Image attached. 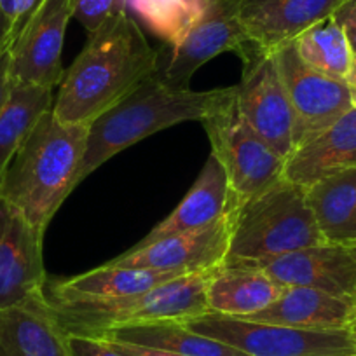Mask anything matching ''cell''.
Instances as JSON below:
<instances>
[{"instance_id":"1","label":"cell","mask_w":356,"mask_h":356,"mask_svg":"<svg viewBox=\"0 0 356 356\" xmlns=\"http://www.w3.org/2000/svg\"><path fill=\"white\" fill-rule=\"evenodd\" d=\"M159 51L128 15L107 19L88 33L84 47L65 70L53 112L68 124L89 126L157 74Z\"/></svg>"},{"instance_id":"2","label":"cell","mask_w":356,"mask_h":356,"mask_svg":"<svg viewBox=\"0 0 356 356\" xmlns=\"http://www.w3.org/2000/svg\"><path fill=\"white\" fill-rule=\"evenodd\" d=\"M88 126L68 124L53 108L40 118L16 152L0 186V196L46 232L56 211L79 186Z\"/></svg>"},{"instance_id":"3","label":"cell","mask_w":356,"mask_h":356,"mask_svg":"<svg viewBox=\"0 0 356 356\" xmlns=\"http://www.w3.org/2000/svg\"><path fill=\"white\" fill-rule=\"evenodd\" d=\"M234 86L210 91L175 89L152 75L118 105L88 126V143L77 182L97 171L115 154L163 129L187 121H203Z\"/></svg>"},{"instance_id":"4","label":"cell","mask_w":356,"mask_h":356,"mask_svg":"<svg viewBox=\"0 0 356 356\" xmlns=\"http://www.w3.org/2000/svg\"><path fill=\"white\" fill-rule=\"evenodd\" d=\"M304 187L280 178L269 189L231 208L227 266H255L323 243Z\"/></svg>"},{"instance_id":"5","label":"cell","mask_w":356,"mask_h":356,"mask_svg":"<svg viewBox=\"0 0 356 356\" xmlns=\"http://www.w3.org/2000/svg\"><path fill=\"white\" fill-rule=\"evenodd\" d=\"M211 269L170 280L149 292L100 302H47L67 334L102 335L118 327L177 320L208 313L207 290Z\"/></svg>"},{"instance_id":"6","label":"cell","mask_w":356,"mask_h":356,"mask_svg":"<svg viewBox=\"0 0 356 356\" xmlns=\"http://www.w3.org/2000/svg\"><path fill=\"white\" fill-rule=\"evenodd\" d=\"M201 122L210 138L211 154L227 175L232 207L264 193L283 178L286 161L243 118L236 102V86Z\"/></svg>"},{"instance_id":"7","label":"cell","mask_w":356,"mask_h":356,"mask_svg":"<svg viewBox=\"0 0 356 356\" xmlns=\"http://www.w3.org/2000/svg\"><path fill=\"white\" fill-rule=\"evenodd\" d=\"M191 330L248 356H356V330H313L204 313L182 321Z\"/></svg>"},{"instance_id":"8","label":"cell","mask_w":356,"mask_h":356,"mask_svg":"<svg viewBox=\"0 0 356 356\" xmlns=\"http://www.w3.org/2000/svg\"><path fill=\"white\" fill-rule=\"evenodd\" d=\"M241 61V82L236 84L239 112L257 135L286 161L296 150V118L275 58L255 49Z\"/></svg>"},{"instance_id":"9","label":"cell","mask_w":356,"mask_h":356,"mask_svg":"<svg viewBox=\"0 0 356 356\" xmlns=\"http://www.w3.org/2000/svg\"><path fill=\"white\" fill-rule=\"evenodd\" d=\"M257 47L246 37L238 15V0H211L203 18L177 47L159 53L157 75L175 89H189L193 75L222 53L245 58Z\"/></svg>"},{"instance_id":"10","label":"cell","mask_w":356,"mask_h":356,"mask_svg":"<svg viewBox=\"0 0 356 356\" xmlns=\"http://www.w3.org/2000/svg\"><path fill=\"white\" fill-rule=\"evenodd\" d=\"M296 118V149L314 138L353 108L346 81L304 63L293 42L273 53Z\"/></svg>"},{"instance_id":"11","label":"cell","mask_w":356,"mask_h":356,"mask_svg":"<svg viewBox=\"0 0 356 356\" xmlns=\"http://www.w3.org/2000/svg\"><path fill=\"white\" fill-rule=\"evenodd\" d=\"M44 232L0 196V311L44 296Z\"/></svg>"},{"instance_id":"12","label":"cell","mask_w":356,"mask_h":356,"mask_svg":"<svg viewBox=\"0 0 356 356\" xmlns=\"http://www.w3.org/2000/svg\"><path fill=\"white\" fill-rule=\"evenodd\" d=\"M74 18V0H44L11 46L15 82L56 88L65 77L61 63L65 32Z\"/></svg>"},{"instance_id":"13","label":"cell","mask_w":356,"mask_h":356,"mask_svg":"<svg viewBox=\"0 0 356 356\" xmlns=\"http://www.w3.org/2000/svg\"><path fill=\"white\" fill-rule=\"evenodd\" d=\"M231 239V211L210 227L166 236L143 246H133L107 264L124 267H145L157 271H208L225 260Z\"/></svg>"},{"instance_id":"14","label":"cell","mask_w":356,"mask_h":356,"mask_svg":"<svg viewBox=\"0 0 356 356\" xmlns=\"http://www.w3.org/2000/svg\"><path fill=\"white\" fill-rule=\"evenodd\" d=\"M255 267L282 286H306L334 296L356 297V241L307 246Z\"/></svg>"},{"instance_id":"15","label":"cell","mask_w":356,"mask_h":356,"mask_svg":"<svg viewBox=\"0 0 356 356\" xmlns=\"http://www.w3.org/2000/svg\"><path fill=\"white\" fill-rule=\"evenodd\" d=\"M344 2L348 0H238V15L250 42L273 54L334 16Z\"/></svg>"},{"instance_id":"16","label":"cell","mask_w":356,"mask_h":356,"mask_svg":"<svg viewBox=\"0 0 356 356\" xmlns=\"http://www.w3.org/2000/svg\"><path fill=\"white\" fill-rule=\"evenodd\" d=\"M191 275V273H189ZM184 276L182 273L157 271L145 267L104 266L68 280H47L44 297L47 302H100L149 292L170 280Z\"/></svg>"},{"instance_id":"17","label":"cell","mask_w":356,"mask_h":356,"mask_svg":"<svg viewBox=\"0 0 356 356\" xmlns=\"http://www.w3.org/2000/svg\"><path fill=\"white\" fill-rule=\"evenodd\" d=\"M232 208V194L227 182V175L218 163L217 157L210 154L207 164L197 175L196 182L189 189L178 207L149 234L135 246L149 245L166 236L182 234V232L200 231L222 220Z\"/></svg>"},{"instance_id":"18","label":"cell","mask_w":356,"mask_h":356,"mask_svg":"<svg viewBox=\"0 0 356 356\" xmlns=\"http://www.w3.org/2000/svg\"><path fill=\"white\" fill-rule=\"evenodd\" d=\"M241 320L313 330H356V297L334 296L306 286H285L271 306Z\"/></svg>"},{"instance_id":"19","label":"cell","mask_w":356,"mask_h":356,"mask_svg":"<svg viewBox=\"0 0 356 356\" xmlns=\"http://www.w3.org/2000/svg\"><path fill=\"white\" fill-rule=\"evenodd\" d=\"M0 356H74L46 297L0 311Z\"/></svg>"},{"instance_id":"20","label":"cell","mask_w":356,"mask_h":356,"mask_svg":"<svg viewBox=\"0 0 356 356\" xmlns=\"http://www.w3.org/2000/svg\"><path fill=\"white\" fill-rule=\"evenodd\" d=\"M356 168V108H349L325 131L297 147L286 159L283 178L309 187L320 178Z\"/></svg>"},{"instance_id":"21","label":"cell","mask_w":356,"mask_h":356,"mask_svg":"<svg viewBox=\"0 0 356 356\" xmlns=\"http://www.w3.org/2000/svg\"><path fill=\"white\" fill-rule=\"evenodd\" d=\"M285 286L255 266L213 267L208 282V313L248 318L271 306Z\"/></svg>"},{"instance_id":"22","label":"cell","mask_w":356,"mask_h":356,"mask_svg":"<svg viewBox=\"0 0 356 356\" xmlns=\"http://www.w3.org/2000/svg\"><path fill=\"white\" fill-rule=\"evenodd\" d=\"M304 191L325 241H356V168L327 175Z\"/></svg>"},{"instance_id":"23","label":"cell","mask_w":356,"mask_h":356,"mask_svg":"<svg viewBox=\"0 0 356 356\" xmlns=\"http://www.w3.org/2000/svg\"><path fill=\"white\" fill-rule=\"evenodd\" d=\"M97 337L164 349L178 356H248L241 349L191 330L177 320L126 325L104 332Z\"/></svg>"},{"instance_id":"24","label":"cell","mask_w":356,"mask_h":356,"mask_svg":"<svg viewBox=\"0 0 356 356\" xmlns=\"http://www.w3.org/2000/svg\"><path fill=\"white\" fill-rule=\"evenodd\" d=\"M53 88L15 82L0 111V186L16 152L47 111L53 108Z\"/></svg>"},{"instance_id":"25","label":"cell","mask_w":356,"mask_h":356,"mask_svg":"<svg viewBox=\"0 0 356 356\" xmlns=\"http://www.w3.org/2000/svg\"><path fill=\"white\" fill-rule=\"evenodd\" d=\"M211 0H128L136 18L168 47H177L203 18Z\"/></svg>"},{"instance_id":"26","label":"cell","mask_w":356,"mask_h":356,"mask_svg":"<svg viewBox=\"0 0 356 356\" xmlns=\"http://www.w3.org/2000/svg\"><path fill=\"white\" fill-rule=\"evenodd\" d=\"M293 46L304 63L311 68L339 81H346L353 63V51L344 30L334 16L307 29L293 40Z\"/></svg>"},{"instance_id":"27","label":"cell","mask_w":356,"mask_h":356,"mask_svg":"<svg viewBox=\"0 0 356 356\" xmlns=\"http://www.w3.org/2000/svg\"><path fill=\"white\" fill-rule=\"evenodd\" d=\"M128 0H74V18L91 33L107 19L124 15Z\"/></svg>"},{"instance_id":"28","label":"cell","mask_w":356,"mask_h":356,"mask_svg":"<svg viewBox=\"0 0 356 356\" xmlns=\"http://www.w3.org/2000/svg\"><path fill=\"white\" fill-rule=\"evenodd\" d=\"M68 344L74 356H126L118 351L107 339L95 335L68 334Z\"/></svg>"},{"instance_id":"29","label":"cell","mask_w":356,"mask_h":356,"mask_svg":"<svg viewBox=\"0 0 356 356\" xmlns=\"http://www.w3.org/2000/svg\"><path fill=\"white\" fill-rule=\"evenodd\" d=\"M335 22L344 30V35L348 39L349 47L353 51V56H356V0H348L334 15Z\"/></svg>"},{"instance_id":"30","label":"cell","mask_w":356,"mask_h":356,"mask_svg":"<svg viewBox=\"0 0 356 356\" xmlns=\"http://www.w3.org/2000/svg\"><path fill=\"white\" fill-rule=\"evenodd\" d=\"M13 56H11V46H6L0 51V111L8 102L9 93H11L15 79H13Z\"/></svg>"},{"instance_id":"31","label":"cell","mask_w":356,"mask_h":356,"mask_svg":"<svg viewBox=\"0 0 356 356\" xmlns=\"http://www.w3.org/2000/svg\"><path fill=\"white\" fill-rule=\"evenodd\" d=\"M112 346H114L118 351H121L126 356H178L171 351H164V349H156V348H147V346H138V344H129V342H119V341H111L107 339Z\"/></svg>"},{"instance_id":"32","label":"cell","mask_w":356,"mask_h":356,"mask_svg":"<svg viewBox=\"0 0 356 356\" xmlns=\"http://www.w3.org/2000/svg\"><path fill=\"white\" fill-rule=\"evenodd\" d=\"M11 23L8 22V18L0 11V51L4 49L6 46H11Z\"/></svg>"},{"instance_id":"33","label":"cell","mask_w":356,"mask_h":356,"mask_svg":"<svg viewBox=\"0 0 356 356\" xmlns=\"http://www.w3.org/2000/svg\"><path fill=\"white\" fill-rule=\"evenodd\" d=\"M346 84L349 89V97H351V105L356 108V56H353L351 68H349V74L346 77Z\"/></svg>"},{"instance_id":"34","label":"cell","mask_w":356,"mask_h":356,"mask_svg":"<svg viewBox=\"0 0 356 356\" xmlns=\"http://www.w3.org/2000/svg\"><path fill=\"white\" fill-rule=\"evenodd\" d=\"M42 2H44V0H37V9H39L40 6H42Z\"/></svg>"}]
</instances>
